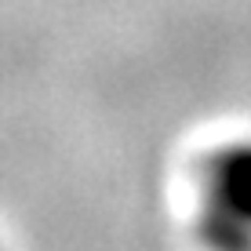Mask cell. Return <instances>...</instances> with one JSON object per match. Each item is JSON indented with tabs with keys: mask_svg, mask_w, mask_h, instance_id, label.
<instances>
[{
	"mask_svg": "<svg viewBox=\"0 0 251 251\" xmlns=\"http://www.w3.org/2000/svg\"><path fill=\"white\" fill-rule=\"evenodd\" d=\"M193 222L204 251H251V138H229L201 160Z\"/></svg>",
	"mask_w": 251,
	"mask_h": 251,
	"instance_id": "6da1fadb",
	"label": "cell"
}]
</instances>
